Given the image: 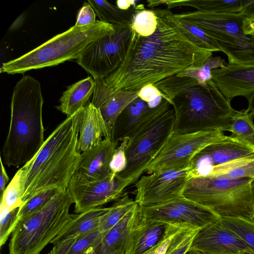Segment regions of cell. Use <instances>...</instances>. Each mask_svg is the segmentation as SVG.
I'll list each match as a JSON object with an SVG mask.
<instances>
[{
	"mask_svg": "<svg viewBox=\"0 0 254 254\" xmlns=\"http://www.w3.org/2000/svg\"><path fill=\"white\" fill-rule=\"evenodd\" d=\"M139 217V205L128 212L105 235L98 247L89 254H111L126 250L131 232Z\"/></svg>",
	"mask_w": 254,
	"mask_h": 254,
	"instance_id": "44dd1931",
	"label": "cell"
},
{
	"mask_svg": "<svg viewBox=\"0 0 254 254\" xmlns=\"http://www.w3.org/2000/svg\"><path fill=\"white\" fill-rule=\"evenodd\" d=\"M126 188L118 174L101 180L86 182L72 176L67 190L74 204V211L81 213L100 207L121 198Z\"/></svg>",
	"mask_w": 254,
	"mask_h": 254,
	"instance_id": "5bb4252c",
	"label": "cell"
},
{
	"mask_svg": "<svg viewBox=\"0 0 254 254\" xmlns=\"http://www.w3.org/2000/svg\"><path fill=\"white\" fill-rule=\"evenodd\" d=\"M192 178L190 167L161 170L143 176L135 184L134 200L139 206H151L183 197Z\"/></svg>",
	"mask_w": 254,
	"mask_h": 254,
	"instance_id": "7c38bea8",
	"label": "cell"
},
{
	"mask_svg": "<svg viewBox=\"0 0 254 254\" xmlns=\"http://www.w3.org/2000/svg\"><path fill=\"white\" fill-rule=\"evenodd\" d=\"M114 29L90 42L77 60V64L94 78L104 79L123 62L129 47L131 24L113 25Z\"/></svg>",
	"mask_w": 254,
	"mask_h": 254,
	"instance_id": "9c48e42d",
	"label": "cell"
},
{
	"mask_svg": "<svg viewBox=\"0 0 254 254\" xmlns=\"http://www.w3.org/2000/svg\"><path fill=\"white\" fill-rule=\"evenodd\" d=\"M189 249L204 254H242L254 253L248 245L232 230L220 222L199 229Z\"/></svg>",
	"mask_w": 254,
	"mask_h": 254,
	"instance_id": "2e32d148",
	"label": "cell"
},
{
	"mask_svg": "<svg viewBox=\"0 0 254 254\" xmlns=\"http://www.w3.org/2000/svg\"><path fill=\"white\" fill-rule=\"evenodd\" d=\"M203 87L192 78L171 100L175 111L174 134L230 131L238 111L212 80Z\"/></svg>",
	"mask_w": 254,
	"mask_h": 254,
	"instance_id": "277c9868",
	"label": "cell"
},
{
	"mask_svg": "<svg viewBox=\"0 0 254 254\" xmlns=\"http://www.w3.org/2000/svg\"><path fill=\"white\" fill-rule=\"evenodd\" d=\"M104 138H114V129L104 120L100 110L91 102L81 109L78 142L80 153L100 143Z\"/></svg>",
	"mask_w": 254,
	"mask_h": 254,
	"instance_id": "d6986e66",
	"label": "cell"
},
{
	"mask_svg": "<svg viewBox=\"0 0 254 254\" xmlns=\"http://www.w3.org/2000/svg\"><path fill=\"white\" fill-rule=\"evenodd\" d=\"M117 6L122 10H128L132 6L135 5V0H118L116 1Z\"/></svg>",
	"mask_w": 254,
	"mask_h": 254,
	"instance_id": "7dc6e473",
	"label": "cell"
},
{
	"mask_svg": "<svg viewBox=\"0 0 254 254\" xmlns=\"http://www.w3.org/2000/svg\"><path fill=\"white\" fill-rule=\"evenodd\" d=\"M137 203L127 194L117 200L107 214L104 216L99 226V230L105 235L118 224Z\"/></svg>",
	"mask_w": 254,
	"mask_h": 254,
	"instance_id": "1f68e13d",
	"label": "cell"
},
{
	"mask_svg": "<svg viewBox=\"0 0 254 254\" xmlns=\"http://www.w3.org/2000/svg\"><path fill=\"white\" fill-rule=\"evenodd\" d=\"M100 21L112 25L132 24L134 15L139 10L145 9L143 4L132 6L128 10H122L104 0H88Z\"/></svg>",
	"mask_w": 254,
	"mask_h": 254,
	"instance_id": "484cf974",
	"label": "cell"
},
{
	"mask_svg": "<svg viewBox=\"0 0 254 254\" xmlns=\"http://www.w3.org/2000/svg\"><path fill=\"white\" fill-rule=\"evenodd\" d=\"M150 109L148 103L139 97L128 105L117 120L121 127L116 139L121 140L128 136Z\"/></svg>",
	"mask_w": 254,
	"mask_h": 254,
	"instance_id": "f1b7e54d",
	"label": "cell"
},
{
	"mask_svg": "<svg viewBox=\"0 0 254 254\" xmlns=\"http://www.w3.org/2000/svg\"><path fill=\"white\" fill-rule=\"evenodd\" d=\"M81 109L67 117L32 159L22 166L27 172V179L22 205L41 192L67 190L80 158L78 142Z\"/></svg>",
	"mask_w": 254,
	"mask_h": 254,
	"instance_id": "7a4b0ae2",
	"label": "cell"
},
{
	"mask_svg": "<svg viewBox=\"0 0 254 254\" xmlns=\"http://www.w3.org/2000/svg\"><path fill=\"white\" fill-rule=\"evenodd\" d=\"M43 103L40 82L29 75L23 76L13 91L9 127L2 149L7 166L22 167L44 143Z\"/></svg>",
	"mask_w": 254,
	"mask_h": 254,
	"instance_id": "3957f363",
	"label": "cell"
},
{
	"mask_svg": "<svg viewBox=\"0 0 254 254\" xmlns=\"http://www.w3.org/2000/svg\"><path fill=\"white\" fill-rule=\"evenodd\" d=\"M118 140L104 138L98 145L81 153L73 176L86 182L104 179L111 175L110 164Z\"/></svg>",
	"mask_w": 254,
	"mask_h": 254,
	"instance_id": "e0dca14e",
	"label": "cell"
},
{
	"mask_svg": "<svg viewBox=\"0 0 254 254\" xmlns=\"http://www.w3.org/2000/svg\"><path fill=\"white\" fill-rule=\"evenodd\" d=\"M147 6L154 8L161 4H166L167 9L180 6L196 8L197 11L214 13H240L242 12L243 0H148Z\"/></svg>",
	"mask_w": 254,
	"mask_h": 254,
	"instance_id": "cb8c5ba5",
	"label": "cell"
},
{
	"mask_svg": "<svg viewBox=\"0 0 254 254\" xmlns=\"http://www.w3.org/2000/svg\"><path fill=\"white\" fill-rule=\"evenodd\" d=\"M27 172L21 167L1 194L0 209L11 210L19 208L26 190Z\"/></svg>",
	"mask_w": 254,
	"mask_h": 254,
	"instance_id": "4dcf8cb0",
	"label": "cell"
},
{
	"mask_svg": "<svg viewBox=\"0 0 254 254\" xmlns=\"http://www.w3.org/2000/svg\"><path fill=\"white\" fill-rule=\"evenodd\" d=\"M0 194L3 192L6 187V185L9 181L8 175L5 171L2 162V159L0 157Z\"/></svg>",
	"mask_w": 254,
	"mask_h": 254,
	"instance_id": "f6af8a7d",
	"label": "cell"
},
{
	"mask_svg": "<svg viewBox=\"0 0 254 254\" xmlns=\"http://www.w3.org/2000/svg\"><path fill=\"white\" fill-rule=\"evenodd\" d=\"M254 116L247 109L238 111L233 118L230 131L238 138L254 147Z\"/></svg>",
	"mask_w": 254,
	"mask_h": 254,
	"instance_id": "d6a6232c",
	"label": "cell"
},
{
	"mask_svg": "<svg viewBox=\"0 0 254 254\" xmlns=\"http://www.w3.org/2000/svg\"><path fill=\"white\" fill-rule=\"evenodd\" d=\"M253 159L254 147L230 135L199 151L191 160L190 167L193 178L218 177L234 167Z\"/></svg>",
	"mask_w": 254,
	"mask_h": 254,
	"instance_id": "30bf717a",
	"label": "cell"
},
{
	"mask_svg": "<svg viewBox=\"0 0 254 254\" xmlns=\"http://www.w3.org/2000/svg\"><path fill=\"white\" fill-rule=\"evenodd\" d=\"M151 9L157 19L155 32L143 37L132 28L123 62L100 83L105 94L140 90L189 67L201 66L212 57V52L198 47L186 37L170 9Z\"/></svg>",
	"mask_w": 254,
	"mask_h": 254,
	"instance_id": "6da1fadb",
	"label": "cell"
},
{
	"mask_svg": "<svg viewBox=\"0 0 254 254\" xmlns=\"http://www.w3.org/2000/svg\"><path fill=\"white\" fill-rule=\"evenodd\" d=\"M248 100V108L247 110L250 114L254 116V92L247 97Z\"/></svg>",
	"mask_w": 254,
	"mask_h": 254,
	"instance_id": "c3c4849f",
	"label": "cell"
},
{
	"mask_svg": "<svg viewBox=\"0 0 254 254\" xmlns=\"http://www.w3.org/2000/svg\"><path fill=\"white\" fill-rule=\"evenodd\" d=\"M199 229L174 226L159 245L155 254H185Z\"/></svg>",
	"mask_w": 254,
	"mask_h": 254,
	"instance_id": "83f0119b",
	"label": "cell"
},
{
	"mask_svg": "<svg viewBox=\"0 0 254 254\" xmlns=\"http://www.w3.org/2000/svg\"><path fill=\"white\" fill-rule=\"evenodd\" d=\"M96 21V13L91 5L85 2L79 10L75 24L77 27H82L93 24Z\"/></svg>",
	"mask_w": 254,
	"mask_h": 254,
	"instance_id": "b9f144b4",
	"label": "cell"
},
{
	"mask_svg": "<svg viewBox=\"0 0 254 254\" xmlns=\"http://www.w3.org/2000/svg\"><path fill=\"white\" fill-rule=\"evenodd\" d=\"M218 177L229 179L254 178V159L234 167Z\"/></svg>",
	"mask_w": 254,
	"mask_h": 254,
	"instance_id": "60d3db41",
	"label": "cell"
},
{
	"mask_svg": "<svg viewBox=\"0 0 254 254\" xmlns=\"http://www.w3.org/2000/svg\"><path fill=\"white\" fill-rule=\"evenodd\" d=\"M158 96H162L163 98L169 102L167 97L153 84L144 86L138 92V97L147 103Z\"/></svg>",
	"mask_w": 254,
	"mask_h": 254,
	"instance_id": "7bdbcfd3",
	"label": "cell"
},
{
	"mask_svg": "<svg viewBox=\"0 0 254 254\" xmlns=\"http://www.w3.org/2000/svg\"><path fill=\"white\" fill-rule=\"evenodd\" d=\"M114 29L113 25L100 20L88 26L74 25L21 57L3 63L0 71L11 74L24 73L77 60L90 42Z\"/></svg>",
	"mask_w": 254,
	"mask_h": 254,
	"instance_id": "52a82bcc",
	"label": "cell"
},
{
	"mask_svg": "<svg viewBox=\"0 0 254 254\" xmlns=\"http://www.w3.org/2000/svg\"><path fill=\"white\" fill-rule=\"evenodd\" d=\"M67 190L57 194L45 206L22 219L12 232L9 254H40L75 218Z\"/></svg>",
	"mask_w": 254,
	"mask_h": 254,
	"instance_id": "ba28073f",
	"label": "cell"
},
{
	"mask_svg": "<svg viewBox=\"0 0 254 254\" xmlns=\"http://www.w3.org/2000/svg\"><path fill=\"white\" fill-rule=\"evenodd\" d=\"M242 254H254V253H245Z\"/></svg>",
	"mask_w": 254,
	"mask_h": 254,
	"instance_id": "f5cc1de1",
	"label": "cell"
},
{
	"mask_svg": "<svg viewBox=\"0 0 254 254\" xmlns=\"http://www.w3.org/2000/svg\"><path fill=\"white\" fill-rule=\"evenodd\" d=\"M157 23V17L152 10L143 9L134 15L131 27L138 35L147 37L155 32Z\"/></svg>",
	"mask_w": 254,
	"mask_h": 254,
	"instance_id": "8d00e7d4",
	"label": "cell"
},
{
	"mask_svg": "<svg viewBox=\"0 0 254 254\" xmlns=\"http://www.w3.org/2000/svg\"><path fill=\"white\" fill-rule=\"evenodd\" d=\"M242 13L248 19H254V0H244Z\"/></svg>",
	"mask_w": 254,
	"mask_h": 254,
	"instance_id": "ee69618b",
	"label": "cell"
},
{
	"mask_svg": "<svg viewBox=\"0 0 254 254\" xmlns=\"http://www.w3.org/2000/svg\"><path fill=\"white\" fill-rule=\"evenodd\" d=\"M184 196L220 217L254 220V178L195 177L187 186Z\"/></svg>",
	"mask_w": 254,
	"mask_h": 254,
	"instance_id": "8992f818",
	"label": "cell"
},
{
	"mask_svg": "<svg viewBox=\"0 0 254 254\" xmlns=\"http://www.w3.org/2000/svg\"><path fill=\"white\" fill-rule=\"evenodd\" d=\"M175 120L172 105L163 98L158 106L146 114L127 136V167L118 174L126 188L139 180L161 152L173 133Z\"/></svg>",
	"mask_w": 254,
	"mask_h": 254,
	"instance_id": "5b68a950",
	"label": "cell"
},
{
	"mask_svg": "<svg viewBox=\"0 0 254 254\" xmlns=\"http://www.w3.org/2000/svg\"><path fill=\"white\" fill-rule=\"evenodd\" d=\"M212 80L222 94L231 100L254 92V66L228 64L212 70Z\"/></svg>",
	"mask_w": 254,
	"mask_h": 254,
	"instance_id": "ac0fdd59",
	"label": "cell"
},
{
	"mask_svg": "<svg viewBox=\"0 0 254 254\" xmlns=\"http://www.w3.org/2000/svg\"><path fill=\"white\" fill-rule=\"evenodd\" d=\"M109 207H98L76 214L73 220L51 241L56 245L97 229Z\"/></svg>",
	"mask_w": 254,
	"mask_h": 254,
	"instance_id": "603a6c76",
	"label": "cell"
},
{
	"mask_svg": "<svg viewBox=\"0 0 254 254\" xmlns=\"http://www.w3.org/2000/svg\"><path fill=\"white\" fill-rule=\"evenodd\" d=\"M139 217L144 221L197 229L220 220L210 209L185 197L157 205L139 206Z\"/></svg>",
	"mask_w": 254,
	"mask_h": 254,
	"instance_id": "4fadbf2b",
	"label": "cell"
},
{
	"mask_svg": "<svg viewBox=\"0 0 254 254\" xmlns=\"http://www.w3.org/2000/svg\"><path fill=\"white\" fill-rule=\"evenodd\" d=\"M121 140L122 141L115 150L110 164L111 173L113 175H116L122 172L127 167L126 148L128 142V137H125Z\"/></svg>",
	"mask_w": 254,
	"mask_h": 254,
	"instance_id": "ab89813d",
	"label": "cell"
},
{
	"mask_svg": "<svg viewBox=\"0 0 254 254\" xmlns=\"http://www.w3.org/2000/svg\"><path fill=\"white\" fill-rule=\"evenodd\" d=\"M179 20V24L186 37L198 47L212 52L221 51L219 43L197 26Z\"/></svg>",
	"mask_w": 254,
	"mask_h": 254,
	"instance_id": "e575fe53",
	"label": "cell"
},
{
	"mask_svg": "<svg viewBox=\"0 0 254 254\" xmlns=\"http://www.w3.org/2000/svg\"><path fill=\"white\" fill-rule=\"evenodd\" d=\"M244 33L246 35L254 34V19L246 18L244 22Z\"/></svg>",
	"mask_w": 254,
	"mask_h": 254,
	"instance_id": "bcb514c9",
	"label": "cell"
},
{
	"mask_svg": "<svg viewBox=\"0 0 254 254\" xmlns=\"http://www.w3.org/2000/svg\"><path fill=\"white\" fill-rule=\"evenodd\" d=\"M224 59L220 57H211L205 63L198 67H190L177 75L180 77H189L196 80L199 85L207 86V81L212 79V70L222 68L226 65Z\"/></svg>",
	"mask_w": 254,
	"mask_h": 254,
	"instance_id": "836d02e7",
	"label": "cell"
},
{
	"mask_svg": "<svg viewBox=\"0 0 254 254\" xmlns=\"http://www.w3.org/2000/svg\"><path fill=\"white\" fill-rule=\"evenodd\" d=\"M221 223L244 240L254 251V220L220 217Z\"/></svg>",
	"mask_w": 254,
	"mask_h": 254,
	"instance_id": "d590c367",
	"label": "cell"
},
{
	"mask_svg": "<svg viewBox=\"0 0 254 254\" xmlns=\"http://www.w3.org/2000/svg\"><path fill=\"white\" fill-rule=\"evenodd\" d=\"M105 235L98 228L54 245L47 254H89L98 247Z\"/></svg>",
	"mask_w": 254,
	"mask_h": 254,
	"instance_id": "4316f807",
	"label": "cell"
},
{
	"mask_svg": "<svg viewBox=\"0 0 254 254\" xmlns=\"http://www.w3.org/2000/svg\"></svg>",
	"mask_w": 254,
	"mask_h": 254,
	"instance_id": "db71d44e",
	"label": "cell"
},
{
	"mask_svg": "<svg viewBox=\"0 0 254 254\" xmlns=\"http://www.w3.org/2000/svg\"><path fill=\"white\" fill-rule=\"evenodd\" d=\"M61 191L62 190L58 189H52L41 192L32 197L21 206L19 207L16 218L15 226L22 219L45 206Z\"/></svg>",
	"mask_w": 254,
	"mask_h": 254,
	"instance_id": "74e56055",
	"label": "cell"
},
{
	"mask_svg": "<svg viewBox=\"0 0 254 254\" xmlns=\"http://www.w3.org/2000/svg\"><path fill=\"white\" fill-rule=\"evenodd\" d=\"M185 254H204L197 251L189 249Z\"/></svg>",
	"mask_w": 254,
	"mask_h": 254,
	"instance_id": "f907efd6",
	"label": "cell"
},
{
	"mask_svg": "<svg viewBox=\"0 0 254 254\" xmlns=\"http://www.w3.org/2000/svg\"><path fill=\"white\" fill-rule=\"evenodd\" d=\"M138 91H120L111 95L104 94L95 88L91 103L101 112L106 122L115 128L124 109L138 97Z\"/></svg>",
	"mask_w": 254,
	"mask_h": 254,
	"instance_id": "7402d4cb",
	"label": "cell"
},
{
	"mask_svg": "<svg viewBox=\"0 0 254 254\" xmlns=\"http://www.w3.org/2000/svg\"><path fill=\"white\" fill-rule=\"evenodd\" d=\"M175 225L156 221H144L138 217L126 247L125 254H143L159 244Z\"/></svg>",
	"mask_w": 254,
	"mask_h": 254,
	"instance_id": "ffe728a7",
	"label": "cell"
},
{
	"mask_svg": "<svg viewBox=\"0 0 254 254\" xmlns=\"http://www.w3.org/2000/svg\"></svg>",
	"mask_w": 254,
	"mask_h": 254,
	"instance_id": "11a10c76",
	"label": "cell"
},
{
	"mask_svg": "<svg viewBox=\"0 0 254 254\" xmlns=\"http://www.w3.org/2000/svg\"><path fill=\"white\" fill-rule=\"evenodd\" d=\"M19 208L11 210L0 209V247L7 241L15 226V222Z\"/></svg>",
	"mask_w": 254,
	"mask_h": 254,
	"instance_id": "f35d334b",
	"label": "cell"
},
{
	"mask_svg": "<svg viewBox=\"0 0 254 254\" xmlns=\"http://www.w3.org/2000/svg\"><path fill=\"white\" fill-rule=\"evenodd\" d=\"M159 244L155 246V247H154L153 248L150 249L149 250H148V251H147L146 252H145V253H144L143 254H155L156 250H157Z\"/></svg>",
	"mask_w": 254,
	"mask_h": 254,
	"instance_id": "681fc988",
	"label": "cell"
},
{
	"mask_svg": "<svg viewBox=\"0 0 254 254\" xmlns=\"http://www.w3.org/2000/svg\"><path fill=\"white\" fill-rule=\"evenodd\" d=\"M227 136L219 130L190 133H173L145 172L190 167L194 156L206 146L225 139Z\"/></svg>",
	"mask_w": 254,
	"mask_h": 254,
	"instance_id": "8fae6325",
	"label": "cell"
},
{
	"mask_svg": "<svg viewBox=\"0 0 254 254\" xmlns=\"http://www.w3.org/2000/svg\"><path fill=\"white\" fill-rule=\"evenodd\" d=\"M126 250H122L115 252L111 254H125Z\"/></svg>",
	"mask_w": 254,
	"mask_h": 254,
	"instance_id": "816d5d0a",
	"label": "cell"
},
{
	"mask_svg": "<svg viewBox=\"0 0 254 254\" xmlns=\"http://www.w3.org/2000/svg\"><path fill=\"white\" fill-rule=\"evenodd\" d=\"M179 20L192 24L204 31L219 45H232L247 35L244 33L247 17L240 13H214L194 11L174 14Z\"/></svg>",
	"mask_w": 254,
	"mask_h": 254,
	"instance_id": "9a60e30c",
	"label": "cell"
},
{
	"mask_svg": "<svg viewBox=\"0 0 254 254\" xmlns=\"http://www.w3.org/2000/svg\"><path fill=\"white\" fill-rule=\"evenodd\" d=\"M229 64L254 66V34L248 35L232 45H219Z\"/></svg>",
	"mask_w": 254,
	"mask_h": 254,
	"instance_id": "f546056e",
	"label": "cell"
},
{
	"mask_svg": "<svg viewBox=\"0 0 254 254\" xmlns=\"http://www.w3.org/2000/svg\"><path fill=\"white\" fill-rule=\"evenodd\" d=\"M95 87V80L92 76L69 85L60 99V105L56 108L67 117L72 116L87 104Z\"/></svg>",
	"mask_w": 254,
	"mask_h": 254,
	"instance_id": "d4e9b609",
	"label": "cell"
}]
</instances>
